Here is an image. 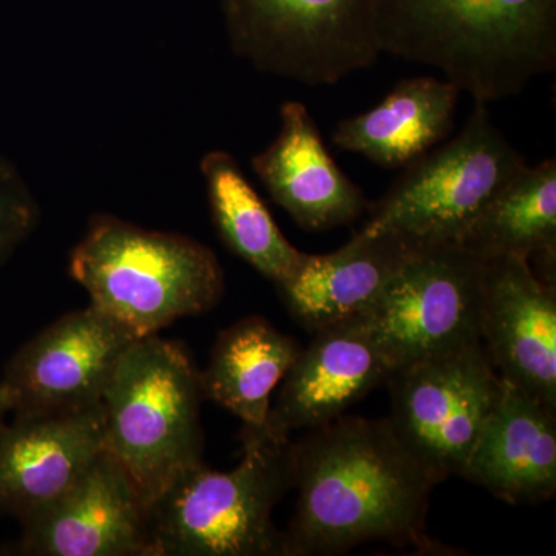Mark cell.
I'll return each instance as SVG.
<instances>
[{
  "instance_id": "obj_1",
  "label": "cell",
  "mask_w": 556,
  "mask_h": 556,
  "mask_svg": "<svg viewBox=\"0 0 556 556\" xmlns=\"http://www.w3.org/2000/svg\"><path fill=\"white\" fill-rule=\"evenodd\" d=\"M298 507L292 556L340 555L369 541L420 551L441 481L399 439L390 419L340 416L292 442Z\"/></svg>"
},
{
  "instance_id": "obj_2",
  "label": "cell",
  "mask_w": 556,
  "mask_h": 556,
  "mask_svg": "<svg viewBox=\"0 0 556 556\" xmlns=\"http://www.w3.org/2000/svg\"><path fill=\"white\" fill-rule=\"evenodd\" d=\"M375 36L486 105L555 72L556 0H376Z\"/></svg>"
},
{
  "instance_id": "obj_3",
  "label": "cell",
  "mask_w": 556,
  "mask_h": 556,
  "mask_svg": "<svg viewBox=\"0 0 556 556\" xmlns=\"http://www.w3.org/2000/svg\"><path fill=\"white\" fill-rule=\"evenodd\" d=\"M232 470L189 468L149 506L155 556H292L273 511L294 489L291 439L243 427Z\"/></svg>"
},
{
  "instance_id": "obj_4",
  "label": "cell",
  "mask_w": 556,
  "mask_h": 556,
  "mask_svg": "<svg viewBox=\"0 0 556 556\" xmlns=\"http://www.w3.org/2000/svg\"><path fill=\"white\" fill-rule=\"evenodd\" d=\"M70 276L86 289L91 306L138 339L207 313L225 292L217 255L200 241L110 215L91 219L70 255Z\"/></svg>"
},
{
  "instance_id": "obj_5",
  "label": "cell",
  "mask_w": 556,
  "mask_h": 556,
  "mask_svg": "<svg viewBox=\"0 0 556 556\" xmlns=\"http://www.w3.org/2000/svg\"><path fill=\"white\" fill-rule=\"evenodd\" d=\"M203 399L201 372L178 342L146 336L121 357L102 399L104 444L148 507L203 463Z\"/></svg>"
},
{
  "instance_id": "obj_6",
  "label": "cell",
  "mask_w": 556,
  "mask_h": 556,
  "mask_svg": "<svg viewBox=\"0 0 556 556\" xmlns=\"http://www.w3.org/2000/svg\"><path fill=\"white\" fill-rule=\"evenodd\" d=\"M527 166L518 150L475 105L464 130L412 164L376 203L362 232L412 243H457L479 212Z\"/></svg>"
},
{
  "instance_id": "obj_7",
  "label": "cell",
  "mask_w": 556,
  "mask_h": 556,
  "mask_svg": "<svg viewBox=\"0 0 556 556\" xmlns=\"http://www.w3.org/2000/svg\"><path fill=\"white\" fill-rule=\"evenodd\" d=\"M230 47L260 72L334 86L376 64V0H219Z\"/></svg>"
},
{
  "instance_id": "obj_8",
  "label": "cell",
  "mask_w": 556,
  "mask_h": 556,
  "mask_svg": "<svg viewBox=\"0 0 556 556\" xmlns=\"http://www.w3.org/2000/svg\"><path fill=\"white\" fill-rule=\"evenodd\" d=\"M484 262L456 243H416L358 320L394 369L481 342Z\"/></svg>"
},
{
  "instance_id": "obj_9",
  "label": "cell",
  "mask_w": 556,
  "mask_h": 556,
  "mask_svg": "<svg viewBox=\"0 0 556 556\" xmlns=\"http://www.w3.org/2000/svg\"><path fill=\"white\" fill-rule=\"evenodd\" d=\"M391 426L439 481L460 477L504 380L481 342L391 372Z\"/></svg>"
},
{
  "instance_id": "obj_10",
  "label": "cell",
  "mask_w": 556,
  "mask_h": 556,
  "mask_svg": "<svg viewBox=\"0 0 556 556\" xmlns=\"http://www.w3.org/2000/svg\"><path fill=\"white\" fill-rule=\"evenodd\" d=\"M94 306L73 311L13 354L0 388L16 416L56 415L102 404L121 357L137 340Z\"/></svg>"
},
{
  "instance_id": "obj_11",
  "label": "cell",
  "mask_w": 556,
  "mask_h": 556,
  "mask_svg": "<svg viewBox=\"0 0 556 556\" xmlns=\"http://www.w3.org/2000/svg\"><path fill=\"white\" fill-rule=\"evenodd\" d=\"M22 526L21 555L155 556L148 504L105 448L75 484Z\"/></svg>"
},
{
  "instance_id": "obj_12",
  "label": "cell",
  "mask_w": 556,
  "mask_h": 556,
  "mask_svg": "<svg viewBox=\"0 0 556 556\" xmlns=\"http://www.w3.org/2000/svg\"><path fill=\"white\" fill-rule=\"evenodd\" d=\"M481 343L501 378L556 412V285L526 258L484 262Z\"/></svg>"
},
{
  "instance_id": "obj_13",
  "label": "cell",
  "mask_w": 556,
  "mask_h": 556,
  "mask_svg": "<svg viewBox=\"0 0 556 556\" xmlns=\"http://www.w3.org/2000/svg\"><path fill=\"white\" fill-rule=\"evenodd\" d=\"M393 364L358 318L318 329L281 380L265 427L278 438L325 426L387 386Z\"/></svg>"
},
{
  "instance_id": "obj_14",
  "label": "cell",
  "mask_w": 556,
  "mask_h": 556,
  "mask_svg": "<svg viewBox=\"0 0 556 556\" xmlns=\"http://www.w3.org/2000/svg\"><path fill=\"white\" fill-rule=\"evenodd\" d=\"M102 404L16 416L0 434V511L27 521L75 484L105 448Z\"/></svg>"
},
{
  "instance_id": "obj_15",
  "label": "cell",
  "mask_w": 556,
  "mask_h": 556,
  "mask_svg": "<svg viewBox=\"0 0 556 556\" xmlns=\"http://www.w3.org/2000/svg\"><path fill=\"white\" fill-rule=\"evenodd\" d=\"M280 118L273 144L252 159V169L270 199L309 232L356 222L368 211V200L332 160L308 109L302 102H285Z\"/></svg>"
},
{
  "instance_id": "obj_16",
  "label": "cell",
  "mask_w": 556,
  "mask_h": 556,
  "mask_svg": "<svg viewBox=\"0 0 556 556\" xmlns=\"http://www.w3.org/2000/svg\"><path fill=\"white\" fill-rule=\"evenodd\" d=\"M460 478L510 504L552 500L556 492V412L504 380Z\"/></svg>"
},
{
  "instance_id": "obj_17",
  "label": "cell",
  "mask_w": 556,
  "mask_h": 556,
  "mask_svg": "<svg viewBox=\"0 0 556 556\" xmlns=\"http://www.w3.org/2000/svg\"><path fill=\"white\" fill-rule=\"evenodd\" d=\"M416 243L394 233H354L331 254L302 252L295 269L277 289L292 317L308 331L365 313L401 268Z\"/></svg>"
},
{
  "instance_id": "obj_18",
  "label": "cell",
  "mask_w": 556,
  "mask_h": 556,
  "mask_svg": "<svg viewBox=\"0 0 556 556\" xmlns=\"http://www.w3.org/2000/svg\"><path fill=\"white\" fill-rule=\"evenodd\" d=\"M459 93L447 79L401 80L375 109L339 123L332 142L376 166L407 167L453 130Z\"/></svg>"
},
{
  "instance_id": "obj_19",
  "label": "cell",
  "mask_w": 556,
  "mask_h": 556,
  "mask_svg": "<svg viewBox=\"0 0 556 556\" xmlns=\"http://www.w3.org/2000/svg\"><path fill=\"white\" fill-rule=\"evenodd\" d=\"M456 244L482 262L501 257L538 262L533 273L556 285V160L519 172L485 204Z\"/></svg>"
},
{
  "instance_id": "obj_20",
  "label": "cell",
  "mask_w": 556,
  "mask_h": 556,
  "mask_svg": "<svg viewBox=\"0 0 556 556\" xmlns=\"http://www.w3.org/2000/svg\"><path fill=\"white\" fill-rule=\"evenodd\" d=\"M302 346L266 318H241L219 332L207 368L201 372L204 399L239 417L243 427H263L270 396Z\"/></svg>"
},
{
  "instance_id": "obj_21",
  "label": "cell",
  "mask_w": 556,
  "mask_h": 556,
  "mask_svg": "<svg viewBox=\"0 0 556 556\" xmlns=\"http://www.w3.org/2000/svg\"><path fill=\"white\" fill-rule=\"evenodd\" d=\"M200 169L223 243L274 283L288 277L302 251L289 243L237 160L225 150H212L201 160Z\"/></svg>"
},
{
  "instance_id": "obj_22",
  "label": "cell",
  "mask_w": 556,
  "mask_h": 556,
  "mask_svg": "<svg viewBox=\"0 0 556 556\" xmlns=\"http://www.w3.org/2000/svg\"><path fill=\"white\" fill-rule=\"evenodd\" d=\"M39 206L25 179L0 153V266L38 226Z\"/></svg>"
},
{
  "instance_id": "obj_23",
  "label": "cell",
  "mask_w": 556,
  "mask_h": 556,
  "mask_svg": "<svg viewBox=\"0 0 556 556\" xmlns=\"http://www.w3.org/2000/svg\"><path fill=\"white\" fill-rule=\"evenodd\" d=\"M10 402L9 397H7L5 391L0 388V434H2L3 428H5V416L7 413H10Z\"/></svg>"
}]
</instances>
